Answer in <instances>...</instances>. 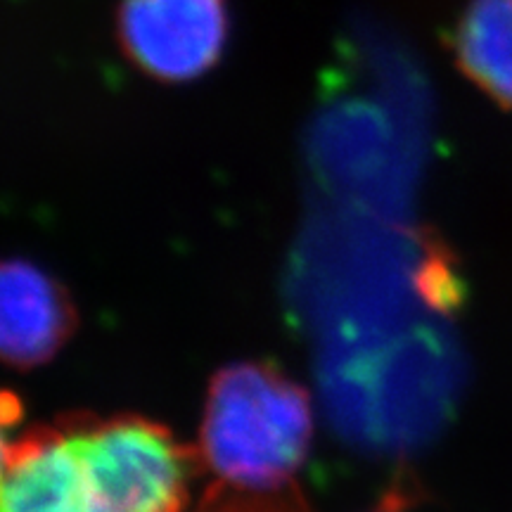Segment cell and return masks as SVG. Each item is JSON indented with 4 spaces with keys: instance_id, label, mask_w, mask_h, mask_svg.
Here are the masks:
<instances>
[{
    "instance_id": "obj_5",
    "label": "cell",
    "mask_w": 512,
    "mask_h": 512,
    "mask_svg": "<svg viewBox=\"0 0 512 512\" xmlns=\"http://www.w3.org/2000/svg\"><path fill=\"white\" fill-rule=\"evenodd\" d=\"M458 67L486 95L512 107V0H472L453 36Z\"/></svg>"
},
{
    "instance_id": "obj_2",
    "label": "cell",
    "mask_w": 512,
    "mask_h": 512,
    "mask_svg": "<svg viewBox=\"0 0 512 512\" xmlns=\"http://www.w3.org/2000/svg\"><path fill=\"white\" fill-rule=\"evenodd\" d=\"M121 48L140 72L159 81H190L223 53L228 15L223 0H121Z\"/></svg>"
},
{
    "instance_id": "obj_4",
    "label": "cell",
    "mask_w": 512,
    "mask_h": 512,
    "mask_svg": "<svg viewBox=\"0 0 512 512\" xmlns=\"http://www.w3.org/2000/svg\"><path fill=\"white\" fill-rule=\"evenodd\" d=\"M72 309L60 285L24 259L0 275V347L5 361L31 368L48 361L72 330Z\"/></svg>"
},
{
    "instance_id": "obj_3",
    "label": "cell",
    "mask_w": 512,
    "mask_h": 512,
    "mask_svg": "<svg viewBox=\"0 0 512 512\" xmlns=\"http://www.w3.org/2000/svg\"><path fill=\"white\" fill-rule=\"evenodd\" d=\"M0 512H117L88 458L81 425L5 444Z\"/></svg>"
},
{
    "instance_id": "obj_1",
    "label": "cell",
    "mask_w": 512,
    "mask_h": 512,
    "mask_svg": "<svg viewBox=\"0 0 512 512\" xmlns=\"http://www.w3.org/2000/svg\"><path fill=\"white\" fill-rule=\"evenodd\" d=\"M313 415L306 392L264 363H233L211 380L202 458L221 482L280 491L309 456Z\"/></svg>"
}]
</instances>
